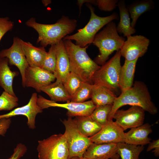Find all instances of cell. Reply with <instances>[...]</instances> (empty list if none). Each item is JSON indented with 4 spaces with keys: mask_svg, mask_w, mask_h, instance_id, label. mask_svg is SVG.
Returning <instances> with one entry per match:
<instances>
[{
    "mask_svg": "<svg viewBox=\"0 0 159 159\" xmlns=\"http://www.w3.org/2000/svg\"><path fill=\"white\" fill-rule=\"evenodd\" d=\"M132 19L131 26L135 28L139 17L143 14L153 9L155 4L152 0H142L135 1L126 6Z\"/></svg>",
    "mask_w": 159,
    "mask_h": 159,
    "instance_id": "cb8c5ba5",
    "label": "cell"
},
{
    "mask_svg": "<svg viewBox=\"0 0 159 159\" xmlns=\"http://www.w3.org/2000/svg\"><path fill=\"white\" fill-rule=\"evenodd\" d=\"M116 97L114 92L106 87L93 85L91 98L96 106L113 105Z\"/></svg>",
    "mask_w": 159,
    "mask_h": 159,
    "instance_id": "7402d4cb",
    "label": "cell"
},
{
    "mask_svg": "<svg viewBox=\"0 0 159 159\" xmlns=\"http://www.w3.org/2000/svg\"><path fill=\"white\" fill-rule=\"evenodd\" d=\"M20 39L18 37H14L12 45L9 48L0 51V57L7 58L9 64L18 68L21 76L22 86L24 87L25 72L29 66L22 50Z\"/></svg>",
    "mask_w": 159,
    "mask_h": 159,
    "instance_id": "7c38bea8",
    "label": "cell"
},
{
    "mask_svg": "<svg viewBox=\"0 0 159 159\" xmlns=\"http://www.w3.org/2000/svg\"><path fill=\"white\" fill-rule=\"evenodd\" d=\"M117 0H88L87 3L97 6L99 9L106 11H110L117 6Z\"/></svg>",
    "mask_w": 159,
    "mask_h": 159,
    "instance_id": "d6a6232c",
    "label": "cell"
},
{
    "mask_svg": "<svg viewBox=\"0 0 159 159\" xmlns=\"http://www.w3.org/2000/svg\"><path fill=\"white\" fill-rule=\"evenodd\" d=\"M113 105L96 106L90 116L94 120L103 125L108 122V117L110 113Z\"/></svg>",
    "mask_w": 159,
    "mask_h": 159,
    "instance_id": "83f0119b",
    "label": "cell"
},
{
    "mask_svg": "<svg viewBox=\"0 0 159 159\" xmlns=\"http://www.w3.org/2000/svg\"><path fill=\"white\" fill-rule=\"evenodd\" d=\"M42 2L44 6H47L51 3V1L50 0H43Z\"/></svg>",
    "mask_w": 159,
    "mask_h": 159,
    "instance_id": "74e56055",
    "label": "cell"
},
{
    "mask_svg": "<svg viewBox=\"0 0 159 159\" xmlns=\"http://www.w3.org/2000/svg\"><path fill=\"white\" fill-rule=\"evenodd\" d=\"M27 150V148L25 145L19 143L14 148L12 154L7 159H19L24 155Z\"/></svg>",
    "mask_w": 159,
    "mask_h": 159,
    "instance_id": "e575fe53",
    "label": "cell"
},
{
    "mask_svg": "<svg viewBox=\"0 0 159 159\" xmlns=\"http://www.w3.org/2000/svg\"><path fill=\"white\" fill-rule=\"evenodd\" d=\"M79 158H68L67 159H79Z\"/></svg>",
    "mask_w": 159,
    "mask_h": 159,
    "instance_id": "ab89813d",
    "label": "cell"
},
{
    "mask_svg": "<svg viewBox=\"0 0 159 159\" xmlns=\"http://www.w3.org/2000/svg\"><path fill=\"white\" fill-rule=\"evenodd\" d=\"M153 149V151L154 153L155 156L158 157L159 156V139L153 140L152 142H150L148 144V145L147 149V151L149 152Z\"/></svg>",
    "mask_w": 159,
    "mask_h": 159,
    "instance_id": "8d00e7d4",
    "label": "cell"
},
{
    "mask_svg": "<svg viewBox=\"0 0 159 159\" xmlns=\"http://www.w3.org/2000/svg\"><path fill=\"white\" fill-rule=\"evenodd\" d=\"M145 111L141 107L132 106L127 110H117L114 114L113 119L125 131L143 124Z\"/></svg>",
    "mask_w": 159,
    "mask_h": 159,
    "instance_id": "8fae6325",
    "label": "cell"
},
{
    "mask_svg": "<svg viewBox=\"0 0 159 159\" xmlns=\"http://www.w3.org/2000/svg\"><path fill=\"white\" fill-rule=\"evenodd\" d=\"M39 159H67L69 149L64 134L52 135L38 141Z\"/></svg>",
    "mask_w": 159,
    "mask_h": 159,
    "instance_id": "ba28073f",
    "label": "cell"
},
{
    "mask_svg": "<svg viewBox=\"0 0 159 159\" xmlns=\"http://www.w3.org/2000/svg\"><path fill=\"white\" fill-rule=\"evenodd\" d=\"M126 105L140 107L153 115L158 112L157 107L152 101L148 88L141 81H135L132 87L122 92L120 96L116 98L108 120H113L115 112L121 107Z\"/></svg>",
    "mask_w": 159,
    "mask_h": 159,
    "instance_id": "7a4b0ae2",
    "label": "cell"
},
{
    "mask_svg": "<svg viewBox=\"0 0 159 159\" xmlns=\"http://www.w3.org/2000/svg\"><path fill=\"white\" fill-rule=\"evenodd\" d=\"M93 84L83 82L71 97L70 101L82 102L91 98Z\"/></svg>",
    "mask_w": 159,
    "mask_h": 159,
    "instance_id": "f1b7e54d",
    "label": "cell"
},
{
    "mask_svg": "<svg viewBox=\"0 0 159 159\" xmlns=\"http://www.w3.org/2000/svg\"><path fill=\"white\" fill-rule=\"evenodd\" d=\"M120 16V21L116 29L118 33L123 34L124 37L132 35L136 32L135 28L131 26L130 14L127 9L125 2L123 0L118 1L117 4Z\"/></svg>",
    "mask_w": 159,
    "mask_h": 159,
    "instance_id": "44dd1931",
    "label": "cell"
},
{
    "mask_svg": "<svg viewBox=\"0 0 159 159\" xmlns=\"http://www.w3.org/2000/svg\"><path fill=\"white\" fill-rule=\"evenodd\" d=\"M150 42L149 39L143 36H130L127 37L120 50L121 56L127 61L138 59L146 53Z\"/></svg>",
    "mask_w": 159,
    "mask_h": 159,
    "instance_id": "30bf717a",
    "label": "cell"
},
{
    "mask_svg": "<svg viewBox=\"0 0 159 159\" xmlns=\"http://www.w3.org/2000/svg\"><path fill=\"white\" fill-rule=\"evenodd\" d=\"M38 96L37 93H32L27 104L21 107L16 108L8 113L0 115V119L9 118L12 117L22 115L27 119V124L31 129L35 128V118L37 115L42 112L43 109L37 103Z\"/></svg>",
    "mask_w": 159,
    "mask_h": 159,
    "instance_id": "9a60e30c",
    "label": "cell"
},
{
    "mask_svg": "<svg viewBox=\"0 0 159 159\" xmlns=\"http://www.w3.org/2000/svg\"><path fill=\"white\" fill-rule=\"evenodd\" d=\"M124 131L115 122L108 121L98 133L89 138L96 144H117L124 142Z\"/></svg>",
    "mask_w": 159,
    "mask_h": 159,
    "instance_id": "4fadbf2b",
    "label": "cell"
},
{
    "mask_svg": "<svg viewBox=\"0 0 159 159\" xmlns=\"http://www.w3.org/2000/svg\"><path fill=\"white\" fill-rule=\"evenodd\" d=\"M79 159H88V158H85L83 157H81L80 158H79Z\"/></svg>",
    "mask_w": 159,
    "mask_h": 159,
    "instance_id": "f35d334b",
    "label": "cell"
},
{
    "mask_svg": "<svg viewBox=\"0 0 159 159\" xmlns=\"http://www.w3.org/2000/svg\"><path fill=\"white\" fill-rule=\"evenodd\" d=\"M125 41V38L118 34L114 22L107 24L94 39L92 43L99 51L95 62L98 65L103 64L114 52L120 50Z\"/></svg>",
    "mask_w": 159,
    "mask_h": 159,
    "instance_id": "277c9868",
    "label": "cell"
},
{
    "mask_svg": "<svg viewBox=\"0 0 159 159\" xmlns=\"http://www.w3.org/2000/svg\"><path fill=\"white\" fill-rule=\"evenodd\" d=\"M74 120L80 131L89 138L98 133L103 126L93 120L90 116H77Z\"/></svg>",
    "mask_w": 159,
    "mask_h": 159,
    "instance_id": "484cf974",
    "label": "cell"
},
{
    "mask_svg": "<svg viewBox=\"0 0 159 159\" xmlns=\"http://www.w3.org/2000/svg\"><path fill=\"white\" fill-rule=\"evenodd\" d=\"M40 90L41 91L47 94L50 97L51 100L55 102H69L71 98L63 83L57 80L53 83L42 87Z\"/></svg>",
    "mask_w": 159,
    "mask_h": 159,
    "instance_id": "d4e9b609",
    "label": "cell"
},
{
    "mask_svg": "<svg viewBox=\"0 0 159 159\" xmlns=\"http://www.w3.org/2000/svg\"><path fill=\"white\" fill-rule=\"evenodd\" d=\"M37 103L43 110L52 107L65 108L67 110V115L71 117L90 116L96 107L91 100L80 103L69 101L64 104H59L47 100L40 95L38 96Z\"/></svg>",
    "mask_w": 159,
    "mask_h": 159,
    "instance_id": "9c48e42d",
    "label": "cell"
},
{
    "mask_svg": "<svg viewBox=\"0 0 159 159\" xmlns=\"http://www.w3.org/2000/svg\"><path fill=\"white\" fill-rule=\"evenodd\" d=\"M117 153L120 159H140L139 155L144 146L129 144L124 142L117 144Z\"/></svg>",
    "mask_w": 159,
    "mask_h": 159,
    "instance_id": "4316f807",
    "label": "cell"
},
{
    "mask_svg": "<svg viewBox=\"0 0 159 159\" xmlns=\"http://www.w3.org/2000/svg\"><path fill=\"white\" fill-rule=\"evenodd\" d=\"M18 98L3 91L0 96V111L10 110L18 105Z\"/></svg>",
    "mask_w": 159,
    "mask_h": 159,
    "instance_id": "4dcf8cb0",
    "label": "cell"
},
{
    "mask_svg": "<svg viewBox=\"0 0 159 159\" xmlns=\"http://www.w3.org/2000/svg\"><path fill=\"white\" fill-rule=\"evenodd\" d=\"M120 50L102 65L94 74L92 84L102 86L111 91L117 92L119 88L120 72L121 66Z\"/></svg>",
    "mask_w": 159,
    "mask_h": 159,
    "instance_id": "8992f818",
    "label": "cell"
},
{
    "mask_svg": "<svg viewBox=\"0 0 159 159\" xmlns=\"http://www.w3.org/2000/svg\"><path fill=\"white\" fill-rule=\"evenodd\" d=\"M69 63L70 71L84 82L92 84V78L100 67L92 59L86 52L88 46L82 47L71 40L63 39Z\"/></svg>",
    "mask_w": 159,
    "mask_h": 159,
    "instance_id": "3957f363",
    "label": "cell"
},
{
    "mask_svg": "<svg viewBox=\"0 0 159 159\" xmlns=\"http://www.w3.org/2000/svg\"><path fill=\"white\" fill-rule=\"evenodd\" d=\"M57 44L51 45L44 60L42 68L54 73L56 66Z\"/></svg>",
    "mask_w": 159,
    "mask_h": 159,
    "instance_id": "f546056e",
    "label": "cell"
},
{
    "mask_svg": "<svg viewBox=\"0 0 159 159\" xmlns=\"http://www.w3.org/2000/svg\"><path fill=\"white\" fill-rule=\"evenodd\" d=\"M138 60L131 61L125 60L121 66L119 79V88L121 92L132 87Z\"/></svg>",
    "mask_w": 159,
    "mask_h": 159,
    "instance_id": "603a6c76",
    "label": "cell"
},
{
    "mask_svg": "<svg viewBox=\"0 0 159 159\" xmlns=\"http://www.w3.org/2000/svg\"><path fill=\"white\" fill-rule=\"evenodd\" d=\"M14 26L13 22L8 17H0V41L4 35Z\"/></svg>",
    "mask_w": 159,
    "mask_h": 159,
    "instance_id": "836d02e7",
    "label": "cell"
},
{
    "mask_svg": "<svg viewBox=\"0 0 159 159\" xmlns=\"http://www.w3.org/2000/svg\"><path fill=\"white\" fill-rule=\"evenodd\" d=\"M70 72L69 59L62 39L57 44L56 66L53 74L56 80L63 83Z\"/></svg>",
    "mask_w": 159,
    "mask_h": 159,
    "instance_id": "ac0fdd59",
    "label": "cell"
},
{
    "mask_svg": "<svg viewBox=\"0 0 159 159\" xmlns=\"http://www.w3.org/2000/svg\"><path fill=\"white\" fill-rule=\"evenodd\" d=\"M77 21L63 16L57 22L52 24H44L37 22L32 17L26 22V25L33 28L38 33L37 43L41 47H46L49 45L57 44L68 34L75 29Z\"/></svg>",
    "mask_w": 159,
    "mask_h": 159,
    "instance_id": "6da1fadb",
    "label": "cell"
},
{
    "mask_svg": "<svg viewBox=\"0 0 159 159\" xmlns=\"http://www.w3.org/2000/svg\"><path fill=\"white\" fill-rule=\"evenodd\" d=\"M9 61L6 57H0V86L4 91L16 96L13 88L14 78L18 75L17 71H12L9 66Z\"/></svg>",
    "mask_w": 159,
    "mask_h": 159,
    "instance_id": "ffe728a7",
    "label": "cell"
},
{
    "mask_svg": "<svg viewBox=\"0 0 159 159\" xmlns=\"http://www.w3.org/2000/svg\"><path fill=\"white\" fill-rule=\"evenodd\" d=\"M152 132L151 125L148 123L131 128L125 133L124 142L129 144L144 146L150 142L151 139L148 135Z\"/></svg>",
    "mask_w": 159,
    "mask_h": 159,
    "instance_id": "e0dca14e",
    "label": "cell"
},
{
    "mask_svg": "<svg viewBox=\"0 0 159 159\" xmlns=\"http://www.w3.org/2000/svg\"><path fill=\"white\" fill-rule=\"evenodd\" d=\"M87 6L91 12L90 19L83 28L79 29L77 32L72 35H67L63 39L74 40L75 44L83 47L92 43L95 36L102 27L114 20H118L119 16L115 12L110 16L102 17L97 15L95 13V9L90 4Z\"/></svg>",
    "mask_w": 159,
    "mask_h": 159,
    "instance_id": "5b68a950",
    "label": "cell"
},
{
    "mask_svg": "<svg viewBox=\"0 0 159 159\" xmlns=\"http://www.w3.org/2000/svg\"><path fill=\"white\" fill-rule=\"evenodd\" d=\"M21 46L29 66L41 68L47 54L44 47H37L20 39Z\"/></svg>",
    "mask_w": 159,
    "mask_h": 159,
    "instance_id": "d6986e66",
    "label": "cell"
},
{
    "mask_svg": "<svg viewBox=\"0 0 159 159\" xmlns=\"http://www.w3.org/2000/svg\"><path fill=\"white\" fill-rule=\"evenodd\" d=\"M83 82L75 73L70 72L63 84L68 92L72 97Z\"/></svg>",
    "mask_w": 159,
    "mask_h": 159,
    "instance_id": "1f68e13d",
    "label": "cell"
},
{
    "mask_svg": "<svg viewBox=\"0 0 159 159\" xmlns=\"http://www.w3.org/2000/svg\"><path fill=\"white\" fill-rule=\"evenodd\" d=\"M83 157L89 159H120L117 144H98L92 143Z\"/></svg>",
    "mask_w": 159,
    "mask_h": 159,
    "instance_id": "2e32d148",
    "label": "cell"
},
{
    "mask_svg": "<svg viewBox=\"0 0 159 159\" xmlns=\"http://www.w3.org/2000/svg\"><path fill=\"white\" fill-rule=\"evenodd\" d=\"M24 87H32L37 92H41L43 87L47 86L56 79L54 74L41 68L29 66L24 74Z\"/></svg>",
    "mask_w": 159,
    "mask_h": 159,
    "instance_id": "5bb4252c",
    "label": "cell"
},
{
    "mask_svg": "<svg viewBox=\"0 0 159 159\" xmlns=\"http://www.w3.org/2000/svg\"><path fill=\"white\" fill-rule=\"evenodd\" d=\"M62 122L65 128L64 134L68 147V158H80L82 157L93 142L90 138L81 133L74 119L71 117H69L67 120H64Z\"/></svg>",
    "mask_w": 159,
    "mask_h": 159,
    "instance_id": "52a82bcc",
    "label": "cell"
},
{
    "mask_svg": "<svg viewBox=\"0 0 159 159\" xmlns=\"http://www.w3.org/2000/svg\"><path fill=\"white\" fill-rule=\"evenodd\" d=\"M11 120L10 118L0 119V135L4 136L9 128Z\"/></svg>",
    "mask_w": 159,
    "mask_h": 159,
    "instance_id": "d590c367",
    "label": "cell"
}]
</instances>
